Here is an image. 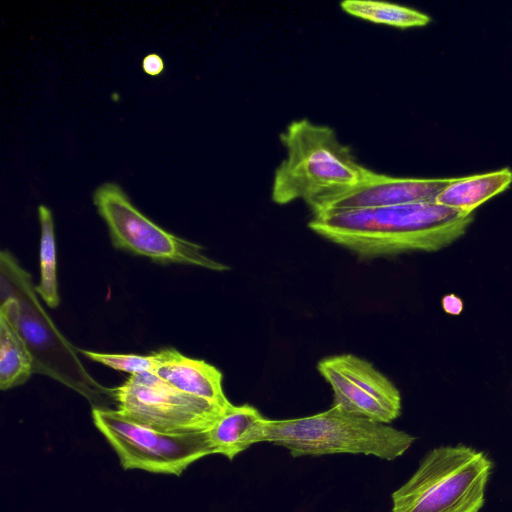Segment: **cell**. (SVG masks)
<instances>
[{
    "mask_svg": "<svg viewBox=\"0 0 512 512\" xmlns=\"http://www.w3.org/2000/svg\"><path fill=\"white\" fill-rule=\"evenodd\" d=\"M473 219V212L419 202L320 212L312 214L308 227L361 258H376L438 251L462 237Z\"/></svg>",
    "mask_w": 512,
    "mask_h": 512,
    "instance_id": "1",
    "label": "cell"
},
{
    "mask_svg": "<svg viewBox=\"0 0 512 512\" xmlns=\"http://www.w3.org/2000/svg\"><path fill=\"white\" fill-rule=\"evenodd\" d=\"M80 352L95 362L130 375L153 373L159 362L157 351L150 355L100 353L88 350Z\"/></svg>",
    "mask_w": 512,
    "mask_h": 512,
    "instance_id": "16",
    "label": "cell"
},
{
    "mask_svg": "<svg viewBox=\"0 0 512 512\" xmlns=\"http://www.w3.org/2000/svg\"><path fill=\"white\" fill-rule=\"evenodd\" d=\"M266 421L254 406L231 403L207 429L214 454L232 460L251 445L263 442Z\"/></svg>",
    "mask_w": 512,
    "mask_h": 512,
    "instance_id": "11",
    "label": "cell"
},
{
    "mask_svg": "<svg viewBox=\"0 0 512 512\" xmlns=\"http://www.w3.org/2000/svg\"><path fill=\"white\" fill-rule=\"evenodd\" d=\"M347 14L375 24L406 29L426 26L431 18L416 9L375 0H345L340 3Z\"/></svg>",
    "mask_w": 512,
    "mask_h": 512,
    "instance_id": "14",
    "label": "cell"
},
{
    "mask_svg": "<svg viewBox=\"0 0 512 512\" xmlns=\"http://www.w3.org/2000/svg\"><path fill=\"white\" fill-rule=\"evenodd\" d=\"M112 393L120 414L164 433L206 431L227 408L184 393L149 372L130 375Z\"/></svg>",
    "mask_w": 512,
    "mask_h": 512,
    "instance_id": "7",
    "label": "cell"
},
{
    "mask_svg": "<svg viewBox=\"0 0 512 512\" xmlns=\"http://www.w3.org/2000/svg\"><path fill=\"white\" fill-rule=\"evenodd\" d=\"M414 441L405 431L336 405L311 416L267 419L263 436V442L283 446L293 457L349 453L394 460Z\"/></svg>",
    "mask_w": 512,
    "mask_h": 512,
    "instance_id": "3",
    "label": "cell"
},
{
    "mask_svg": "<svg viewBox=\"0 0 512 512\" xmlns=\"http://www.w3.org/2000/svg\"><path fill=\"white\" fill-rule=\"evenodd\" d=\"M35 371L34 357L11 313L9 301L0 307V388L24 384Z\"/></svg>",
    "mask_w": 512,
    "mask_h": 512,
    "instance_id": "12",
    "label": "cell"
},
{
    "mask_svg": "<svg viewBox=\"0 0 512 512\" xmlns=\"http://www.w3.org/2000/svg\"><path fill=\"white\" fill-rule=\"evenodd\" d=\"M159 362L153 372L174 388L211 401L223 408L231 402L223 390V375L204 360L189 358L174 348L157 351Z\"/></svg>",
    "mask_w": 512,
    "mask_h": 512,
    "instance_id": "10",
    "label": "cell"
},
{
    "mask_svg": "<svg viewBox=\"0 0 512 512\" xmlns=\"http://www.w3.org/2000/svg\"><path fill=\"white\" fill-rule=\"evenodd\" d=\"M279 139L286 156L274 172L271 199L276 204L299 199L306 203L353 186L367 169L330 126L305 118L294 120Z\"/></svg>",
    "mask_w": 512,
    "mask_h": 512,
    "instance_id": "2",
    "label": "cell"
},
{
    "mask_svg": "<svg viewBox=\"0 0 512 512\" xmlns=\"http://www.w3.org/2000/svg\"><path fill=\"white\" fill-rule=\"evenodd\" d=\"M458 177L413 178L378 173L367 167L353 186L316 197L306 202L312 214L387 207L419 202H436L438 195Z\"/></svg>",
    "mask_w": 512,
    "mask_h": 512,
    "instance_id": "9",
    "label": "cell"
},
{
    "mask_svg": "<svg viewBox=\"0 0 512 512\" xmlns=\"http://www.w3.org/2000/svg\"><path fill=\"white\" fill-rule=\"evenodd\" d=\"M512 183L509 168L458 177L437 197L436 203L472 213L478 206L504 192Z\"/></svg>",
    "mask_w": 512,
    "mask_h": 512,
    "instance_id": "13",
    "label": "cell"
},
{
    "mask_svg": "<svg viewBox=\"0 0 512 512\" xmlns=\"http://www.w3.org/2000/svg\"><path fill=\"white\" fill-rule=\"evenodd\" d=\"M38 217L41 229L40 236V282L35 287L50 308H57L60 303L57 281V255L54 232V220L51 210L39 205Z\"/></svg>",
    "mask_w": 512,
    "mask_h": 512,
    "instance_id": "15",
    "label": "cell"
},
{
    "mask_svg": "<svg viewBox=\"0 0 512 512\" xmlns=\"http://www.w3.org/2000/svg\"><path fill=\"white\" fill-rule=\"evenodd\" d=\"M441 304L444 312L452 316L460 315L464 308L463 300L454 293L443 296Z\"/></svg>",
    "mask_w": 512,
    "mask_h": 512,
    "instance_id": "18",
    "label": "cell"
},
{
    "mask_svg": "<svg viewBox=\"0 0 512 512\" xmlns=\"http://www.w3.org/2000/svg\"><path fill=\"white\" fill-rule=\"evenodd\" d=\"M92 199L116 248L161 264H187L213 271L229 269L208 257L203 246L166 231L146 217L118 184H101Z\"/></svg>",
    "mask_w": 512,
    "mask_h": 512,
    "instance_id": "5",
    "label": "cell"
},
{
    "mask_svg": "<svg viewBox=\"0 0 512 512\" xmlns=\"http://www.w3.org/2000/svg\"><path fill=\"white\" fill-rule=\"evenodd\" d=\"M92 418L124 469L179 476L190 464L214 454L207 430L164 433L136 423L117 410L104 408H94Z\"/></svg>",
    "mask_w": 512,
    "mask_h": 512,
    "instance_id": "6",
    "label": "cell"
},
{
    "mask_svg": "<svg viewBox=\"0 0 512 512\" xmlns=\"http://www.w3.org/2000/svg\"><path fill=\"white\" fill-rule=\"evenodd\" d=\"M165 68L162 57L156 53L147 54L142 60V70L150 76L160 75Z\"/></svg>",
    "mask_w": 512,
    "mask_h": 512,
    "instance_id": "17",
    "label": "cell"
},
{
    "mask_svg": "<svg viewBox=\"0 0 512 512\" xmlns=\"http://www.w3.org/2000/svg\"><path fill=\"white\" fill-rule=\"evenodd\" d=\"M493 467L485 452L463 444L434 448L392 493L391 512H479Z\"/></svg>",
    "mask_w": 512,
    "mask_h": 512,
    "instance_id": "4",
    "label": "cell"
},
{
    "mask_svg": "<svg viewBox=\"0 0 512 512\" xmlns=\"http://www.w3.org/2000/svg\"><path fill=\"white\" fill-rule=\"evenodd\" d=\"M317 369L332 388L333 405L385 424L400 416L399 390L369 361L341 354L322 359Z\"/></svg>",
    "mask_w": 512,
    "mask_h": 512,
    "instance_id": "8",
    "label": "cell"
}]
</instances>
